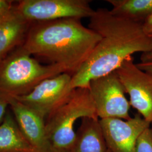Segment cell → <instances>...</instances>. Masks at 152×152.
Here are the masks:
<instances>
[{"label": "cell", "instance_id": "5b68a950", "mask_svg": "<svg viewBox=\"0 0 152 152\" xmlns=\"http://www.w3.org/2000/svg\"><path fill=\"white\" fill-rule=\"evenodd\" d=\"M88 88L99 120L118 118L128 120L131 118L130 102L115 71L91 80Z\"/></svg>", "mask_w": 152, "mask_h": 152}, {"label": "cell", "instance_id": "ba28073f", "mask_svg": "<svg viewBox=\"0 0 152 152\" xmlns=\"http://www.w3.org/2000/svg\"><path fill=\"white\" fill-rule=\"evenodd\" d=\"M125 92L129 95L130 104L137 113L152 123V74L140 69L131 56L115 71Z\"/></svg>", "mask_w": 152, "mask_h": 152}, {"label": "cell", "instance_id": "8992f818", "mask_svg": "<svg viewBox=\"0 0 152 152\" xmlns=\"http://www.w3.org/2000/svg\"><path fill=\"white\" fill-rule=\"evenodd\" d=\"M90 0H22L15 11L28 22H46L65 18H90L94 14Z\"/></svg>", "mask_w": 152, "mask_h": 152}, {"label": "cell", "instance_id": "ac0fdd59", "mask_svg": "<svg viewBox=\"0 0 152 152\" xmlns=\"http://www.w3.org/2000/svg\"><path fill=\"white\" fill-rule=\"evenodd\" d=\"M142 29L147 36L152 38V14L143 23Z\"/></svg>", "mask_w": 152, "mask_h": 152}, {"label": "cell", "instance_id": "8fae6325", "mask_svg": "<svg viewBox=\"0 0 152 152\" xmlns=\"http://www.w3.org/2000/svg\"><path fill=\"white\" fill-rule=\"evenodd\" d=\"M72 152H110L104 137L99 119L85 117L76 132Z\"/></svg>", "mask_w": 152, "mask_h": 152}, {"label": "cell", "instance_id": "4fadbf2b", "mask_svg": "<svg viewBox=\"0 0 152 152\" xmlns=\"http://www.w3.org/2000/svg\"><path fill=\"white\" fill-rule=\"evenodd\" d=\"M0 152H34L15 120L8 113L0 124Z\"/></svg>", "mask_w": 152, "mask_h": 152}, {"label": "cell", "instance_id": "52a82bcc", "mask_svg": "<svg viewBox=\"0 0 152 152\" xmlns=\"http://www.w3.org/2000/svg\"><path fill=\"white\" fill-rule=\"evenodd\" d=\"M72 76L68 73L46 79L25 95L13 97L40 114L45 120L66 103L76 89L71 87Z\"/></svg>", "mask_w": 152, "mask_h": 152}, {"label": "cell", "instance_id": "7c38bea8", "mask_svg": "<svg viewBox=\"0 0 152 152\" xmlns=\"http://www.w3.org/2000/svg\"><path fill=\"white\" fill-rule=\"evenodd\" d=\"M30 23L15 10L0 22V61L15 47L22 44L23 39L27 36Z\"/></svg>", "mask_w": 152, "mask_h": 152}, {"label": "cell", "instance_id": "3957f363", "mask_svg": "<svg viewBox=\"0 0 152 152\" xmlns=\"http://www.w3.org/2000/svg\"><path fill=\"white\" fill-rule=\"evenodd\" d=\"M21 46L0 61V91L25 95L44 80L64 73L56 65H43Z\"/></svg>", "mask_w": 152, "mask_h": 152}, {"label": "cell", "instance_id": "2e32d148", "mask_svg": "<svg viewBox=\"0 0 152 152\" xmlns=\"http://www.w3.org/2000/svg\"><path fill=\"white\" fill-rule=\"evenodd\" d=\"M12 1L0 0V22L10 16L15 10Z\"/></svg>", "mask_w": 152, "mask_h": 152}, {"label": "cell", "instance_id": "6da1fadb", "mask_svg": "<svg viewBox=\"0 0 152 152\" xmlns=\"http://www.w3.org/2000/svg\"><path fill=\"white\" fill-rule=\"evenodd\" d=\"M88 27L100 39L81 69L72 76L73 89L88 88L91 80L116 71L134 54L152 49V38L144 32L142 24L114 16L106 8L95 10Z\"/></svg>", "mask_w": 152, "mask_h": 152}, {"label": "cell", "instance_id": "9c48e42d", "mask_svg": "<svg viewBox=\"0 0 152 152\" xmlns=\"http://www.w3.org/2000/svg\"><path fill=\"white\" fill-rule=\"evenodd\" d=\"M99 122L110 152H134L137 139L151 125L139 113L128 120L108 118Z\"/></svg>", "mask_w": 152, "mask_h": 152}, {"label": "cell", "instance_id": "277c9868", "mask_svg": "<svg viewBox=\"0 0 152 152\" xmlns=\"http://www.w3.org/2000/svg\"><path fill=\"white\" fill-rule=\"evenodd\" d=\"M85 117L99 118L88 88H77L71 99L45 120L46 136L53 152H72L75 123Z\"/></svg>", "mask_w": 152, "mask_h": 152}, {"label": "cell", "instance_id": "ffe728a7", "mask_svg": "<svg viewBox=\"0 0 152 152\" xmlns=\"http://www.w3.org/2000/svg\"><path fill=\"white\" fill-rule=\"evenodd\" d=\"M140 60V62L152 61V49L148 52L141 54Z\"/></svg>", "mask_w": 152, "mask_h": 152}, {"label": "cell", "instance_id": "30bf717a", "mask_svg": "<svg viewBox=\"0 0 152 152\" xmlns=\"http://www.w3.org/2000/svg\"><path fill=\"white\" fill-rule=\"evenodd\" d=\"M9 106L23 134L34 152H53L46 136L45 120L37 112L13 97Z\"/></svg>", "mask_w": 152, "mask_h": 152}, {"label": "cell", "instance_id": "e0dca14e", "mask_svg": "<svg viewBox=\"0 0 152 152\" xmlns=\"http://www.w3.org/2000/svg\"><path fill=\"white\" fill-rule=\"evenodd\" d=\"M11 96L5 93L0 91V124L4 120L6 115V111L9 106Z\"/></svg>", "mask_w": 152, "mask_h": 152}, {"label": "cell", "instance_id": "5bb4252c", "mask_svg": "<svg viewBox=\"0 0 152 152\" xmlns=\"http://www.w3.org/2000/svg\"><path fill=\"white\" fill-rule=\"evenodd\" d=\"M114 16L143 24L152 14V0H107Z\"/></svg>", "mask_w": 152, "mask_h": 152}, {"label": "cell", "instance_id": "7a4b0ae2", "mask_svg": "<svg viewBox=\"0 0 152 152\" xmlns=\"http://www.w3.org/2000/svg\"><path fill=\"white\" fill-rule=\"evenodd\" d=\"M78 18L33 23L21 46L73 76L87 61L100 36Z\"/></svg>", "mask_w": 152, "mask_h": 152}, {"label": "cell", "instance_id": "d6986e66", "mask_svg": "<svg viewBox=\"0 0 152 152\" xmlns=\"http://www.w3.org/2000/svg\"><path fill=\"white\" fill-rule=\"evenodd\" d=\"M136 65L141 70L152 74V61L140 62L137 63Z\"/></svg>", "mask_w": 152, "mask_h": 152}, {"label": "cell", "instance_id": "44dd1931", "mask_svg": "<svg viewBox=\"0 0 152 152\" xmlns=\"http://www.w3.org/2000/svg\"><path fill=\"white\" fill-rule=\"evenodd\" d=\"M151 129L152 130V123L151 124Z\"/></svg>", "mask_w": 152, "mask_h": 152}, {"label": "cell", "instance_id": "9a60e30c", "mask_svg": "<svg viewBox=\"0 0 152 152\" xmlns=\"http://www.w3.org/2000/svg\"><path fill=\"white\" fill-rule=\"evenodd\" d=\"M134 152H152V130L144 131L136 142Z\"/></svg>", "mask_w": 152, "mask_h": 152}]
</instances>
